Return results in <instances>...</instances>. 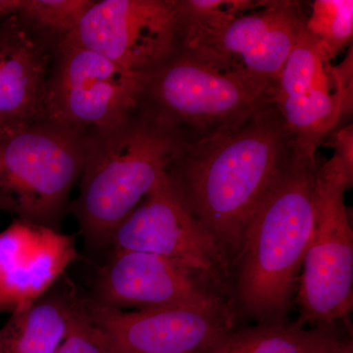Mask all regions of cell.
I'll use <instances>...</instances> for the list:
<instances>
[{
	"mask_svg": "<svg viewBox=\"0 0 353 353\" xmlns=\"http://www.w3.org/2000/svg\"><path fill=\"white\" fill-rule=\"evenodd\" d=\"M7 126H11V125L6 124V123H4L3 121L0 120V129Z\"/></svg>",
	"mask_w": 353,
	"mask_h": 353,
	"instance_id": "obj_23",
	"label": "cell"
},
{
	"mask_svg": "<svg viewBox=\"0 0 353 353\" xmlns=\"http://www.w3.org/2000/svg\"><path fill=\"white\" fill-rule=\"evenodd\" d=\"M334 324L304 329L297 320L234 327L199 353H328L343 339Z\"/></svg>",
	"mask_w": 353,
	"mask_h": 353,
	"instance_id": "obj_17",
	"label": "cell"
},
{
	"mask_svg": "<svg viewBox=\"0 0 353 353\" xmlns=\"http://www.w3.org/2000/svg\"><path fill=\"white\" fill-rule=\"evenodd\" d=\"M145 79L67 37L55 48L46 119L82 132L112 126L138 110Z\"/></svg>",
	"mask_w": 353,
	"mask_h": 353,
	"instance_id": "obj_7",
	"label": "cell"
},
{
	"mask_svg": "<svg viewBox=\"0 0 353 353\" xmlns=\"http://www.w3.org/2000/svg\"><path fill=\"white\" fill-rule=\"evenodd\" d=\"M85 296L67 280L22 310L0 329V353H55Z\"/></svg>",
	"mask_w": 353,
	"mask_h": 353,
	"instance_id": "obj_16",
	"label": "cell"
},
{
	"mask_svg": "<svg viewBox=\"0 0 353 353\" xmlns=\"http://www.w3.org/2000/svg\"><path fill=\"white\" fill-rule=\"evenodd\" d=\"M328 353H353V343L352 338L343 339Z\"/></svg>",
	"mask_w": 353,
	"mask_h": 353,
	"instance_id": "obj_22",
	"label": "cell"
},
{
	"mask_svg": "<svg viewBox=\"0 0 353 353\" xmlns=\"http://www.w3.org/2000/svg\"><path fill=\"white\" fill-rule=\"evenodd\" d=\"M69 37L145 78L180 46L176 1H95Z\"/></svg>",
	"mask_w": 353,
	"mask_h": 353,
	"instance_id": "obj_11",
	"label": "cell"
},
{
	"mask_svg": "<svg viewBox=\"0 0 353 353\" xmlns=\"http://www.w3.org/2000/svg\"><path fill=\"white\" fill-rule=\"evenodd\" d=\"M271 103L270 88L179 46L145 77L139 108L194 143L241 126Z\"/></svg>",
	"mask_w": 353,
	"mask_h": 353,
	"instance_id": "obj_4",
	"label": "cell"
},
{
	"mask_svg": "<svg viewBox=\"0 0 353 353\" xmlns=\"http://www.w3.org/2000/svg\"><path fill=\"white\" fill-rule=\"evenodd\" d=\"M110 245L113 250L150 252L171 260L231 301V267L181 201L167 173L114 232Z\"/></svg>",
	"mask_w": 353,
	"mask_h": 353,
	"instance_id": "obj_8",
	"label": "cell"
},
{
	"mask_svg": "<svg viewBox=\"0 0 353 353\" xmlns=\"http://www.w3.org/2000/svg\"><path fill=\"white\" fill-rule=\"evenodd\" d=\"M321 162L292 148L278 180L253 215L233 268L236 315L256 323L289 321L288 315L316 226Z\"/></svg>",
	"mask_w": 353,
	"mask_h": 353,
	"instance_id": "obj_2",
	"label": "cell"
},
{
	"mask_svg": "<svg viewBox=\"0 0 353 353\" xmlns=\"http://www.w3.org/2000/svg\"><path fill=\"white\" fill-rule=\"evenodd\" d=\"M299 2L257 1L224 24L199 32L180 46L221 68L270 88L305 30Z\"/></svg>",
	"mask_w": 353,
	"mask_h": 353,
	"instance_id": "obj_9",
	"label": "cell"
},
{
	"mask_svg": "<svg viewBox=\"0 0 353 353\" xmlns=\"http://www.w3.org/2000/svg\"><path fill=\"white\" fill-rule=\"evenodd\" d=\"M305 28L331 62L352 41V0H316L306 16Z\"/></svg>",
	"mask_w": 353,
	"mask_h": 353,
	"instance_id": "obj_18",
	"label": "cell"
},
{
	"mask_svg": "<svg viewBox=\"0 0 353 353\" xmlns=\"http://www.w3.org/2000/svg\"><path fill=\"white\" fill-rule=\"evenodd\" d=\"M274 103L241 126L190 143L169 166L174 189L233 274L246 229L292 152Z\"/></svg>",
	"mask_w": 353,
	"mask_h": 353,
	"instance_id": "obj_1",
	"label": "cell"
},
{
	"mask_svg": "<svg viewBox=\"0 0 353 353\" xmlns=\"http://www.w3.org/2000/svg\"><path fill=\"white\" fill-rule=\"evenodd\" d=\"M83 136L48 119L0 129V210L57 229L82 174Z\"/></svg>",
	"mask_w": 353,
	"mask_h": 353,
	"instance_id": "obj_5",
	"label": "cell"
},
{
	"mask_svg": "<svg viewBox=\"0 0 353 353\" xmlns=\"http://www.w3.org/2000/svg\"><path fill=\"white\" fill-rule=\"evenodd\" d=\"M352 157L334 148L318 173L315 231L294 299L304 325L334 324L352 310L353 231L343 199L352 185Z\"/></svg>",
	"mask_w": 353,
	"mask_h": 353,
	"instance_id": "obj_6",
	"label": "cell"
},
{
	"mask_svg": "<svg viewBox=\"0 0 353 353\" xmlns=\"http://www.w3.org/2000/svg\"><path fill=\"white\" fill-rule=\"evenodd\" d=\"M79 259L75 236L13 221L0 233V313L12 314L36 303Z\"/></svg>",
	"mask_w": 353,
	"mask_h": 353,
	"instance_id": "obj_14",
	"label": "cell"
},
{
	"mask_svg": "<svg viewBox=\"0 0 353 353\" xmlns=\"http://www.w3.org/2000/svg\"><path fill=\"white\" fill-rule=\"evenodd\" d=\"M85 308L90 321L105 334L117 353H199L236 327L232 304L125 312L85 296Z\"/></svg>",
	"mask_w": 353,
	"mask_h": 353,
	"instance_id": "obj_12",
	"label": "cell"
},
{
	"mask_svg": "<svg viewBox=\"0 0 353 353\" xmlns=\"http://www.w3.org/2000/svg\"><path fill=\"white\" fill-rule=\"evenodd\" d=\"M352 70L350 65L334 68L305 28L272 92L299 152L317 157L318 148L340 122L352 102Z\"/></svg>",
	"mask_w": 353,
	"mask_h": 353,
	"instance_id": "obj_10",
	"label": "cell"
},
{
	"mask_svg": "<svg viewBox=\"0 0 353 353\" xmlns=\"http://www.w3.org/2000/svg\"><path fill=\"white\" fill-rule=\"evenodd\" d=\"M90 299L115 309L232 304L171 260L137 250H113L97 273L94 296Z\"/></svg>",
	"mask_w": 353,
	"mask_h": 353,
	"instance_id": "obj_13",
	"label": "cell"
},
{
	"mask_svg": "<svg viewBox=\"0 0 353 353\" xmlns=\"http://www.w3.org/2000/svg\"><path fill=\"white\" fill-rule=\"evenodd\" d=\"M190 145L182 132L141 108L112 126L85 132L72 210L87 241L110 245L114 232Z\"/></svg>",
	"mask_w": 353,
	"mask_h": 353,
	"instance_id": "obj_3",
	"label": "cell"
},
{
	"mask_svg": "<svg viewBox=\"0 0 353 353\" xmlns=\"http://www.w3.org/2000/svg\"><path fill=\"white\" fill-rule=\"evenodd\" d=\"M55 353H117L105 334L90 321L85 305Z\"/></svg>",
	"mask_w": 353,
	"mask_h": 353,
	"instance_id": "obj_20",
	"label": "cell"
},
{
	"mask_svg": "<svg viewBox=\"0 0 353 353\" xmlns=\"http://www.w3.org/2000/svg\"><path fill=\"white\" fill-rule=\"evenodd\" d=\"M57 43L19 14L0 24V120L9 125L46 119V94Z\"/></svg>",
	"mask_w": 353,
	"mask_h": 353,
	"instance_id": "obj_15",
	"label": "cell"
},
{
	"mask_svg": "<svg viewBox=\"0 0 353 353\" xmlns=\"http://www.w3.org/2000/svg\"><path fill=\"white\" fill-rule=\"evenodd\" d=\"M95 0H24L18 14L44 36L59 43L75 32Z\"/></svg>",
	"mask_w": 353,
	"mask_h": 353,
	"instance_id": "obj_19",
	"label": "cell"
},
{
	"mask_svg": "<svg viewBox=\"0 0 353 353\" xmlns=\"http://www.w3.org/2000/svg\"><path fill=\"white\" fill-rule=\"evenodd\" d=\"M24 0H0V19L19 12Z\"/></svg>",
	"mask_w": 353,
	"mask_h": 353,
	"instance_id": "obj_21",
	"label": "cell"
}]
</instances>
